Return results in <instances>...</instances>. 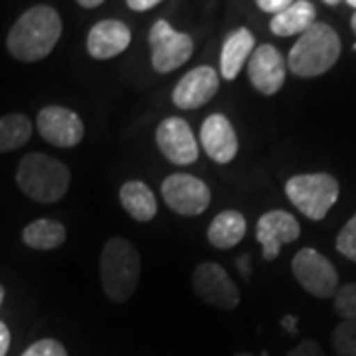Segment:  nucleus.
Listing matches in <instances>:
<instances>
[{
    "mask_svg": "<svg viewBox=\"0 0 356 356\" xmlns=\"http://www.w3.org/2000/svg\"><path fill=\"white\" fill-rule=\"evenodd\" d=\"M62 36V18L48 4H38L26 10L10 28L6 48L14 60L32 64L40 62L56 48Z\"/></svg>",
    "mask_w": 356,
    "mask_h": 356,
    "instance_id": "obj_1",
    "label": "nucleus"
},
{
    "mask_svg": "<svg viewBox=\"0 0 356 356\" xmlns=\"http://www.w3.org/2000/svg\"><path fill=\"white\" fill-rule=\"evenodd\" d=\"M16 184L30 200L54 204L62 200L72 184L70 168L44 153H28L16 168Z\"/></svg>",
    "mask_w": 356,
    "mask_h": 356,
    "instance_id": "obj_2",
    "label": "nucleus"
},
{
    "mask_svg": "<svg viewBox=\"0 0 356 356\" xmlns=\"http://www.w3.org/2000/svg\"><path fill=\"white\" fill-rule=\"evenodd\" d=\"M103 293L113 303H125L137 291L140 277V255L125 238H111L103 245L102 259Z\"/></svg>",
    "mask_w": 356,
    "mask_h": 356,
    "instance_id": "obj_3",
    "label": "nucleus"
},
{
    "mask_svg": "<svg viewBox=\"0 0 356 356\" xmlns=\"http://www.w3.org/2000/svg\"><path fill=\"white\" fill-rule=\"evenodd\" d=\"M341 58V38L325 22H315L305 30L289 51L287 67L297 77L327 74Z\"/></svg>",
    "mask_w": 356,
    "mask_h": 356,
    "instance_id": "obj_4",
    "label": "nucleus"
},
{
    "mask_svg": "<svg viewBox=\"0 0 356 356\" xmlns=\"http://www.w3.org/2000/svg\"><path fill=\"white\" fill-rule=\"evenodd\" d=\"M285 194L303 216L318 222L339 200V182L327 172L297 175L287 180Z\"/></svg>",
    "mask_w": 356,
    "mask_h": 356,
    "instance_id": "obj_5",
    "label": "nucleus"
},
{
    "mask_svg": "<svg viewBox=\"0 0 356 356\" xmlns=\"http://www.w3.org/2000/svg\"><path fill=\"white\" fill-rule=\"evenodd\" d=\"M291 269L299 285L318 299L334 297L339 289V273L334 266L313 248L299 250L293 257Z\"/></svg>",
    "mask_w": 356,
    "mask_h": 356,
    "instance_id": "obj_6",
    "label": "nucleus"
},
{
    "mask_svg": "<svg viewBox=\"0 0 356 356\" xmlns=\"http://www.w3.org/2000/svg\"><path fill=\"white\" fill-rule=\"evenodd\" d=\"M149 42L153 50L151 62L159 74H170L178 70L191 60L194 51V40L184 32H177L166 20L154 22L149 32Z\"/></svg>",
    "mask_w": 356,
    "mask_h": 356,
    "instance_id": "obj_7",
    "label": "nucleus"
},
{
    "mask_svg": "<svg viewBox=\"0 0 356 356\" xmlns=\"http://www.w3.org/2000/svg\"><path fill=\"white\" fill-rule=\"evenodd\" d=\"M192 287L206 305L222 311H232L240 305V291L236 283L229 280L228 271L214 261H204L194 269Z\"/></svg>",
    "mask_w": 356,
    "mask_h": 356,
    "instance_id": "obj_8",
    "label": "nucleus"
},
{
    "mask_svg": "<svg viewBox=\"0 0 356 356\" xmlns=\"http://www.w3.org/2000/svg\"><path fill=\"white\" fill-rule=\"evenodd\" d=\"M166 206L180 216H198L210 206L208 184L192 175H170L161 186Z\"/></svg>",
    "mask_w": 356,
    "mask_h": 356,
    "instance_id": "obj_9",
    "label": "nucleus"
},
{
    "mask_svg": "<svg viewBox=\"0 0 356 356\" xmlns=\"http://www.w3.org/2000/svg\"><path fill=\"white\" fill-rule=\"evenodd\" d=\"M42 139L48 140L54 147L70 149L81 143L86 135L83 121L72 109H65L60 105H48L38 113L36 119Z\"/></svg>",
    "mask_w": 356,
    "mask_h": 356,
    "instance_id": "obj_10",
    "label": "nucleus"
},
{
    "mask_svg": "<svg viewBox=\"0 0 356 356\" xmlns=\"http://www.w3.org/2000/svg\"><path fill=\"white\" fill-rule=\"evenodd\" d=\"M156 145L166 161L175 165H192L198 159V143L191 125L182 117H166L156 127Z\"/></svg>",
    "mask_w": 356,
    "mask_h": 356,
    "instance_id": "obj_11",
    "label": "nucleus"
},
{
    "mask_svg": "<svg viewBox=\"0 0 356 356\" xmlns=\"http://www.w3.org/2000/svg\"><path fill=\"white\" fill-rule=\"evenodd\" d=\"M301 234V226L297 218L285 210H271L257 220L255 238L264 250V257L273 261L280 255L285 243L295 242Z\"/></svg>",
    "mask_w": 356,
    "mask_h": 356,
    "instance_id": "obj_12",
    "label": "nucleus"
},
{
    "mask_svg": "<svg viewBox=\"0 0 356 356\" xmlns=\"http://www.w3.org/2000/svg\"><path fill=\"white\" fill-rule=\"evenodd\" d=\"M248 74L252 79V86L259 93L275 95L285 83L287 64H285L281 51L275 46L264 44V46H259L252 51L250 64H248Z\"/></svg>",
    "mask_w": 356,
    "mask_h": 356,
    "instance_id": "obj_13",
    "label": "nucleus"
},
{
    "mask_svg": "<svg viewBox=\"0 0 356 356\" xmlns=\"http://www.w3.org/2000/svg\"><path fill=\"white\" fill-rule=\"evenodd\" d=\"M220 77L210 65H198L182 77L172 91V103L182 111L198 109L218 93Z\"/></svg>",
    "mask_w": 356,
    "mask_h": 356,
    "instance_id": "obj_14",
    "label": "nucleus"
},
{
    "mask_svg": "<svg viewBox=\"0 0 356 356\" xmlns=\"http://www.w3.org/2000/svg\"><path fill=\"white\" fill-rule=\"evenodd\" d=\"M200 143L206 154L220 165H226L238 154V135L228 117L214 113L206 117L200 129Z\"/></svg>",
    "mask_w": 356,
    "mask_h": 356,
    "instance_id": "obj_15",
    "label": "nucleus"
},
{
    "mask_svg": "<svg viewBox=\"0 0 356 356\" xmlns=\"http://www.w3.org/2000/svg\"><path fill=\"white\" fill-rule=\"evenodd\" d=\"M131 44V30L121 20H102L89 30L88 51L95 60H111Z\"/></svg>",
    "mask_w": 356,
    "mask_h": 356,
    "instance_id": "obj_16",
    "label": "nucleus"
},
{
    "mask_svg": "<svg viewBox=\"0 0 356 356\" xmlns=\"http://www.w3.org/2000/svg\"><path fill=\"white\" fill-rule=\"evenodd\" d=\"M254 50L255 38L248 28H238V30L229 32L224 40L222 54H220V74H222V77L228 81H234L238 74L242 72L245 60L252 56Z\"/></svg>",
    "mask_w": 356,
    "mask_h": 356,
    "instance_id": "obj_17",
    "label": "nucleus"
},
{
    "mask_svg": "<svg viewBox=\"0 0 356 356\" xmlns=\"http://www.w3.org/2000/svg\"><path fill=\"white\" fill-rule=\"evenodd\" d=\"M315 6L309 0H295L291 6H287L285 10L277 13L271 22L269 28L275 36H295V34H303L305 30H309L311 26L315 24Z\"/></svg>",
    "mask_w": 356,
    "mask_h": 356,
    "instance_id": "obj_18",
    "label": "nucleus"
},
{
    "mask_svg": "<svg viewBox=\"0 0 356 356\" xmlns=\"http://www.w3.org/2000/svg\"><path fill=\"white\" fill-rule=\"evenodd\" d=\"M245 229H248V224L242 212L224 210L212 220L208 228V242L218 250H232L242 242Z\"/></svg>",
    "mask_w": 356,
    "mask_h": 356,
    "instance_id": "obj_19",
    "label": "nucleus"
},
{
    "mask_svg": "<svg viewBox=\"0 0 356 356\" xmlns=\"http://www.w3.org/2000/svg\"><path fill=\"white\" fill-rule=\"evenodd\" d=\"M119 198L125 212L137 222H151L156 216V210H159L156 198L153 191L140 180L125 182L119 191Z\"/></svg>",
    "mask_w": 356,
    "mask_h": 356,
    "instance_id": "obj_20",
    "label": "nucleus"
},
{
    "mask_svg": "<svg viewBox=\"0 0 356 356\" xmlns=\"http://www.w3.org/2000/svg\"><path fill=\"white\" fill-rule=\"evenodd\" d=\"M65 238H67V232H65L64 224H60L56 220H48V218L34 220L22 232V242L28 248L40 250V252L60 248L65 242Z\"/></svg>",
    "mask_w": 356,
    "mask_h": 356,
    "instance_id": "obj_21",
    "label": "nucleus"
},
{
    "mask_svg": "<svg viewBox=\"0 0 356 356\" xmlns=\"http://www.w3.org/2000/svg\"><path fill=\"white\" fill-rule=\"evenodd\" d=\"M32 121L22 113H8L0 117V154L24 147L32 137Z\"/></svg>",
    "mask_w": 356,
    "mask_h": 356,
    "instance_id": "obj_22",
    "label": "nucleus"
},
{
    "mask_svg": "<svg viewBox=\"0 0 356 356\" xmlns=\"http://www.w3.org/2000/svg\"><path fill=\"white\" fill-rule=\"evenodd\" d=\"M332 348L337 356H356V318L343 321L332 331Z\"/></svg>",
    "mask_w": 356,
    "mask_h": 356,
    "instance_id": "obj_23",
    "label": "nucleus"
},
{
    "mask_svg": "<svg viewBox=\"0 0 356 356\" xmlns=\"http://www.w3.org/2000/svg\"><path fill=\"white\" fill-rule=\"evenodd\" d=\"M334 311L344 321L356 318V283H346L334 293Z\"/></svg>",
    "mask_w": 356,
    "mask_h": 356,
    "instance_id": "obj_24",
    "label": "nucleus"
},
{
    "mask_svg": "<svg viewBox=\"0 0 356 356\" xmlns=\"http://www.w3.org/2000/svg\"><path fill=\"white\" fill-rule=\"evenodd\" d=\"M337 250L346 259L356 261V214L341 229V234L337 238Z\"/></svg>",
    "mask_w": 356,
    "mask_h": 356,
    "instance_id": "obj_25",
    "label": "nucleus"
},
{
    "mask_svg": "<svg viewBox=\"0 0 356 356\" xmlns=\"http://www.w3.org/2000/svg\"><path fill=\"white\" fill-rule=\"evenodd\" d=\"M22 356H67V350L64 344L54 339H42L38 343L30 344Z\"/></svg>",
    "mask_w": 356,
    "mask_h": 356,
    "instance_id": "obj_26",
    "label": "nucleus"
},
{
    "mask_svg": "<svg viewBox=\"0 0 356 356\" xmlns=\"http://www.w3.org/2000/svg\"><path fill=\"white\" fill-rule=\"evenodd\" d=\"M287 356H325L323 353V348H321V344L317 341H303V343H299L293 350H289V355Z\"/></svg>",
    "mask_w": 356,
    "mask_h": 356,
    "instance_id": "obj_27",
    "label": "nucleus"
},
{
    "mask_svg": "<svg viewBox=\"0 0 356 356\" xmlns=\"http://www.w3.org/2000/svg\"><path fill=\"white\" fill-rule=\"evenodd\" d=\"M257 6L267 14H277L281 10H285L287 6H291L295 0H255Z\"/></svg>",
    "mask_w": 356,
    "mask_h": 356,
    "instance_id": "obj_28",
    "label": "nucleus"
},
{
    "mask_svg": "<svg viewBox=\"0 0 356 356\" xmlns=\"http://www.w3.org/2000/svg\"><path fill=\"white\" fill-rule=\"evenodd\" d=\"M163 0H127V6L135 13H145V10H151L156 4H161Z\"/></svg>",
    "mask_w": 356,
    "mask_h": 356,
    "instance_id": "obj_29",
    "label": "nucleus"
},
{
    "mask_svg": "<svg viewBox=\"0 0 356 356\" xmlns=\"http://www.w3.org/2000/svg\"><path fill=\"white\" fill-rule=\"evenodd\" d=\"M10 348V331L8 327L0 321V356H6Z\"/></svg>",
    "mask_w": 356,
    "mask_h": 356,
    "instance_id": "obj_30",
    "label": "nucleus"
},
{
    "mask_svg": "<svg viewBox=\"0 0 356 356\" xmlns=\"http://www.w3.org/2000/svg\"><path fill=\"white\" fill-rule=\"evenodd\" d=\"M103 2H105V0H77V4L83 6V8H97Z\"/></svg>",
    "mask_w": 356,
    "mask_h": 356,
    "instance_id": "obj_31",
    "label": "nucleus"
},
{
    "mask_svg": "<svg viewBox=\"0 0 356 356\" xmlns=\"http://www.w3.org/2000/svg\"><path fill=\"white\" fill-rule=\"evenodd\" d=\"M295 323H297V321H295V317H287L285 321H283V327H287L289 331L295 332Z\"/></svg>",
    "mask_w": 356,
    "mask_h": 356,
    "instance_id": "obj_32",
    "label": "nucleus"
},
{
    "mask_svg": "<svg viewBox=\"0 0 356 356\" xmlns=\"http://www.w3.org/2000/svg\"><path fill=\"white\" fill-rule=\"evenodd\" d=\"M2 301H4V287L0 285V307H2Z\"/></svg>",
    "mask_w": 356,
    "mask_h": 356,
    "instance_id": "obj_33",
    "label": "nucleus"
},
{
    "mask_svg": "<svg viewBox=\"0 0 356 356\" xmlns=\"http://www.w3.org/2000/svg\"><path fill=\"white\" fill-rule=\"evenodd\" d=\"M323 2H327V4H331V6H334V4H339L341 0H323Z\"/></svg>",
    "mask_w": 356,
    "mask_h": 356,
    "instance_id": "obj_34",
    "label": "nucleus"
},
{
    "mask_svg": "<svg viewBox=\"0 0 356 356\" xmlns=\"http://www.w3.org/2000/svg\"><path fill=\"white\" fill-rule=\"evenodd\" d=\"M350 26H353V30H355V34H356V14L353 16V20H350Z\"/></svg>",
    "mask_w": 356,
    "mask_h": 356,
    "instance_id": "obj_35",
    "label": "nucleus"
},
{
    "mask_svg": "<svg viewBox=\"0 0 356 356\" xmlns=\"http://www.w3.org/2000/svg\"><path fill=\"white\" fill-rule=\"evenodd\" d=\"M346 2H348V4H350L353 8H356V0H346Z\"/></svg>",
    "mask_w": 356,
    "mask_h": 356,
    "instance_id": "obj_36",
    "label": "nucleus"
},
{
    "mask_svg": "<svg viewBox=\"0 0 356 356\" xmlns=\"http://www.w3.org/2000/svg\"><path fill=\"white\" fill-rule=\"evenodd\" d=\"M234 356H254V355H250V353H238V355H234Z\"/></svg>",
    "mask_w": 356,
    "mask_h": 356,
    "instance_id": "obj_37",
    "label": "nucleus"
},
{
    "mask_svg": "<svg viewBox=\"0 0 356 356\" xmlns=\"http://www.w3.org/2000/svg\"><path fill=\"white\" fill-rule=\"evenodd\" d=\"M264 356H267V355H264Z\"/></svg>",
    "mask_w": 356,
    "mask_h": 356,
    "instance_id": "obj_38",
    "label": "nucleus"
}]
</instances>
